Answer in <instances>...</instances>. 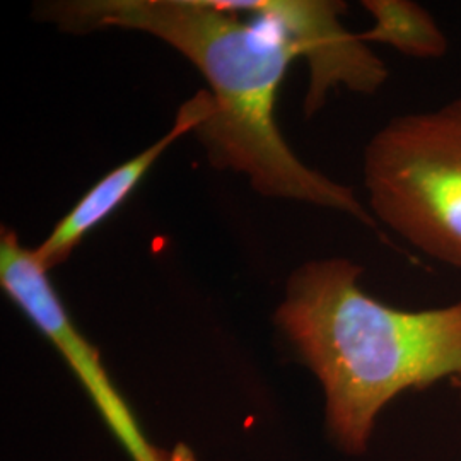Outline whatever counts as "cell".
I'll return each mask as SVG.
<instances>
[{
	"label": "cell",
	"instance_id": "obj_1",
	"mask_svg": "<svg viewBox=\"0 0 461 461\" xmlns=\"http://www.w3.org/2000/svg\"><path fill=\"white\" fill-rule=\"evenodd\" d=\"M36 16L70 34L118 28L165 41L211 87L214 112L195 131L211 165L245 175L264 197L339 211L378 230L352 188L304 165L282 137L276 103L299 50L277 28L215 0H57L40 5Z\"/></svg>",
	"mask_w": 461,
	"mask_h": 461
},
{
	"label": "cell",
	"instance_id": "obj_2",
	"mask_svg": "<svg viewBox=\"0 0 461 461\" xmlns=\"http://www.w3.org/2000/svg\"><path fill=\"white\" fill-rule=\"evenodd\" d=\"M342 257L297 267L276 325L320 383L330 439L361 456L381 412L407 392L461 378V301L403 310L369 296Z\"/></svg>",
	"mask_w": 461,
	"mask_h": 461
},
{
	"label": "cell",
	"instance_id": "obj_3",
	"mask_svg": "<svg viewBox=\"0 0 461 461\" xmlns=\"http://www.w3.org/2000/svg\"><path fill=\"white\" fill-rule=\"evenodd\" d=\"M363 175L376 222L461 268V98L392 118L364 149Z\"/></svg>",
	"mask_w": 461,
	"mask_h": 461
},
{
	"label": "cell",
	"instance_id": "obj_4",
	"mask_svg": "<svg viewBox=\"0 0 461 461\" xmlns=\"http://www.w3.org/2000/svg\"><path fill=\"white\" fill-rule=\"evenodd\" d=\"M0 285L66 361L131 460L194 461L186 447L169 455L149 441L131 405L110 378L98 348L72 321L49 270L9 228L0 230Z\"/></svg>",
	"mask_w": 461,
	"mask_h": 461
},
{
	"label": "cell",
	"instance_id": "obj_5",
	"mask_svg": "<svg viewBox=\"0 0 461 461\" xmlns=\"http://www.w3.org/2000/svg\"><path fill=\"white\" fill-rule=\"evenodd\" d=\"M238 16L277 28L299 50L308 64L310 84L304 113L313 116L330 93L346 87L373 95L388 79V68L369 49L361 33H350L342 17L347 5L339 0H215Z\"/></svg>",
	"mask_w": 461,
	"mask_h": 461
},
{
	"label": "cell",
	"instance_id": "obj_6",
	"mask_svg": "<svg viewBox=\"0 0 461 461\" xmlns=\"http://www.w3.org/2000/svg\"><path fill=\"white\" fill-rule=\"evenodd\" d=\"M212 112L214 103L209 91H198L194 98L183 103L173 127L159 140L108 171L55 224L49 236L33 248L34 257L40 265L50 272L67 262L84 238L116 212L122 203L132 195L149 169L158 163L166 150L183 135L195 132Z\"/></svg>",
	"mask_w": 461,
	"mask_h": 461
},
{
	"label": "cell",
	"instance_id": "obj_7",
	"mask_svg": "<svg viewBox=\"0 0 461 461\" xmlns=\"http://www.w3.org/2000/svg\"><path fill=\"white\" fill-rule=\"evenodd\" d=\"M373 24L361 33L366 43L390 45L413 59H441L447 38L428 9L411 0H364Z\"/></svg>",
	"mask_w": 461,
	"mask_h": 461
},
{
	"label": "cell",
	"instance_id": "obj_8",
	"mask_svg": "<svg viewBox=\"0 0 461 461\" xmlns=\"http://www.w3.org/2000/svg\"><path fill=\"white\" fill-rule=\"evenodd\" d=\"M451 386L456 390V393L460 396L461 400V378L455 379V381H451Z\"/></svg>",
	"mask_w": 461,
	"mask_h": 461
}]
</instances>
